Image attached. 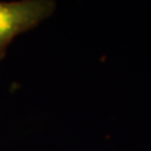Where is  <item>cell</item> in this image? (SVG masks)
Listing matches in <instances>:
<instances>
[{
    "label": "cell",
    "instance_id": "cell-1",
    "mask_svg": "<svg viewBox=\"0 0 151 151\" xmlns=\"http://www.w3.org/2000/svg\"><path fill=\"white\" fill-rule=\"evenodd\" d=\"M55 7L54 1L49 0L0 1V60L17 35L36 27L53 14Z\"/></svg>",
    "mask_w": 151,
    "mask_h": 151
}]
</instances>
